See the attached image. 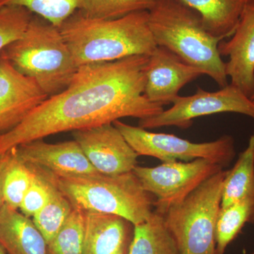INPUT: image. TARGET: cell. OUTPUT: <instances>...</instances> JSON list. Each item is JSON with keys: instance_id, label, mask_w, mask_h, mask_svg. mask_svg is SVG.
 I'll use <instances>...</instances> for the list:
<instances>
[{"instance_id": "cell-1", "label": "cell", "mask_w": 254, "mask_h": 254, "mask_svg": "<svg viewBox=\"0 0 254 254\" xmlns=\"http://www.w3.org/2000/svg\"><path fill=\"white\" fill-rule=\"evenodd\" d=\"M148 60V55H135L79 66L66 90L49 97L17 127L0 136V154L62 132L158 115L163 105L144 95Z\"/></svg>"}, {"instance_id": "cell-2", "label": "cell", "mask_w": 254, "mask_h": 254, "mask_svg": "<svg viewBox=\"0 0 254 254\" xmlns=\"http://www.w3.org/2000/svg\"><path fill=\"white\" fill-rule=\"evenodd\" d=\"M148 11L116 19H98L73 13L60 30L78 67L135 55L150 56L157 46L148 24Z\"/></svg>"}, {"instance_id": "cell-3", "label": "cell", "mask_w": 254, "mask_h": 254, "mask_svg": "<svg viewBox=\"0 0 254 254\" xmlns=\"http://www.w3.org/2000/svg\"><path fill=\"white\" fill-rule=\"evenodd\" d=\"M148 14V24L157 46L199 68L220 88L228 85L225 63L218 51L222 40L206 31L198 12L180 0H157Z\"/></svg>"}, {"instance_id": "cell-4", "label": "cell", "mask_w": 254, "mask_h": 254, "mask_svg": "<svg viewBox=\"0 0 254 254\" xmlns=\"http://www.w3.org/2000/svg\"><path fill=\"white\" fill-rule=\"evenodd\" d=\"M0 53L16 71L36 81L48 97L66 90L78 68L60 28L36 15L22 36Z\"/></svg>"}, {"instance_id": "cell-5", "label": "cell", "mask_w": 254, "mask_h": 254, "mask_svg": "<svg viewBox=\"0 0 254 254\" xmlns=\"http://www.w3.org/2000/svg\"><path fill=\"white\" fill-rule=\"evenodd\" d=\"M57 181L73 208L83 211L118 215L134 226L147 221L154 212V198L133 172L57 177Z\"/></svg>"}, {"instance_id": "cell-6", "label": "cell", "mask_w": 254, "mask_h": 254, "mask_svg": "<svg viewBox=\"0 0 254 254\" xmlns=\"http://www.w3.org/2000/svg\"><path fill=\"white\" fill-rule=\"evenodd\" d=\"M227 170L215 174L163 215L180 254H218L216 224Z\"/></svg>"}, {"instance_id": "cell-7", "label": "cell", "mask_w": 254, "mask_h": 254, "mask_svg": "<svg viewBox=\"0 0 254 254\" xmlns=\"http://www.w3.org/2000/svg\"><path fill=\"white\" fill-rule=\"evenodd\" d=\"M125 139L138 155L153 157L163 163L206 159L225 168L235 158V140L225 135L215 141L193 143L170 133H155L139 127L114 122Z\"/></svg>"}, {"instance_id": "cell-8", "label": "cell", "mask_w": 254, "mask_h": 254, "mask_svg": "<svg viewBox=\"0 0 254 254\" xmlns=\"http://www.w3.org/2000/svg\"><path fill=\"white\" fill-rule=\"evenodd\" d=\"M206 159L190 162L163 163L158 166H137L133 173L145 191L155 199L154 210L164 215L170 207L180 203L209 177L223 170Z\"/></svg>"}, {"instance_id": "cell-9", "label": "cell", "mask_w": 254, "mask_h": 254, "mask_svg": "<svg viewBox=\"0 0 254 254\" xmlns=\"http://www.w3.org/2000/svg\"><path fill=\"white\" fill-rule=\"evenodd\" d=\"M172 104L170 109L140 120L138 127L145 129L170 126L188 128L195 118L226 113L242 114L254 120V102L232 84L215 92L204 91L198 87L195 94L179 95Z\"/></svg>"}, {"instance_id": "cell-10", "label": "cell", "mask_w": 254, "mask_h": 254, "mask_svg": "<svg viewBox=\"0 0 254 254\" xmlns=\"http://www.w3.org/2000/svg\"><path fill=\"white\" fill-rule=\"evenodd\" d=\"M72 135L98 173L121 175L137 166L138 155L113 123L75 130Z\"/></svg>"}, {"instance_id": "cell-11", "label": "cell", "mask_w": 254, "mask_h": 254, "mask_svg": "<svg viewBox=\"0 0 254 254\" xmlns=\"http://www.w3.org/2000/svg\"><path fill=\"white\" fill-rule=\"evenodd\" d=\"M49 97L0 53V136L17 127Z\"/></svg>"}, {"instance_id": "cell-12", "label": "cell", "mask_w": 254, "mask_h": 254, "mask_svg": "<svg viewBox=\"0 0 254 254\" xmlns=\"http://www.w3.org/2000/svg\"><path fill=\"white\" fill-rule=\"evenodd\" d=\"M203 74L173 52L158 46L148 60L144 95L152 103L172 104L184 86Z\"/></svg>"}, {"instance_id": "cell-13", "label": "cell", "mask_w": 254, "mask_h": 254, "mask_svg": "<svg viewBox=\"0 0 254 254\" xmlns=\"http://www.w3.org/2000/svg\"><path fill=\"white\" fill-rule=\"evenodd\" d=\"M14 149L18 158L26 165L43 169L58 177L98 173L75 140L48 143L38 139Z\"/></svg>"}, {"instance_id": "cell-14", "label": "cell", "mask_w": 254, "mask_h": 254, "mask_svg": "<svg viewBox=\"0 0 254 254\" xmlns=\"http://www.w3.org/2000/svg\"><path fill=\"white\" fill-rule=\"evenodd\" d=\"M218 51L229 58L225 71L231 84L251 98L254 93V0H246L231 39L220 41Z\"/></svg>"}, {"instance_id": "cell-15", "label": "cell", "mask_w": 254, "mask_h": 254, "mask_svg": "<svg viewBox=\"0 0 254 254\" xmlns=\"http://www.w3.org/2000/svg\"><path fill=\"white\" fill-rule=\"evenodd\" d=\"M82 254H127L134 225L116 215L83 211Z\"/></svg>"}, {"instance_id": "cell-16", "label": "cell", "mask_w": 254, "mask_h": 254, "mask_svg": "<svg viewBox=\"0 0 254 254\" xmlns=\"http://www.w3.org/2000/svg\"><path fill=\"white\" fill-rule=\"evenodd\" d=\"M0 244L7 254H48L33 220L6 204L0 208Z\"/></svg>"}, {"instance_id": "cell-17", "label": "cell", "mask_w": 254, "mask_h": 254, "mask_svg": "<svg viewBox=\"0 0 254 254\" xmlns=\"http://www.w3.org/2000/svg\"><path fill=\"white\" fill-rule=\"evenodd\" d=\"M199 14L210 35L224 40L231 37L238 25L246 0H180Z\"/></svg>"}, {"instance_id": "cell-18", "label": "cell", "mask_w": 254, "mask_h": 254, "mask_svg": "<svg viewBox=\"0 0 254 254\" xmlns=\"http://www.w3.org/2000/svg\"><path fill=\"white\" fill-rule=\"evenodd\" d=\"M127 254H180L176 242L165 225L163 215L153 212L147 221L134 226Z\"/></svg>"}, {"instance_id": "cell-19", "label": "cell", "mask_w": 254, "mask_h": 254, "mask_svg": "<svg viewBox=\"0 0 254 254\" xmlns=\"http://www.w3.org/2000/svg\"><path fill=\"white\" fill-rule=\"evenodd\" d=\"M254 196V131L246 149L230 170L222 187L221 208Z\"/></svg>"}, {"instance_id": "cell-20", "label": "cell", "mask_w": 254, "mask_h": 254, "mask_svg": "<svg viewBox=\"0 0 254 254\" xmlns=\"http://www.w3.org/2000/svg\"><path fill=\"white\" fill-rule=\"evenodd\" d=\"M254 223V196L221 208L216 224V247L218 254H225L246 224Z\"/></svg>"}, {"instance_id": "cell-21", "label": "cell", "mask_w": 254, "mask_h": 254, "mask_svg": "<svg viewBox=\"0 0 254 254\" xmlns=\"http://www.w3.org/2000/svg\"><path fill=\"white\" fill-rule=\"evenodd\" d=\"M9 158L1 173V195L4 204L18 210L34 174L28 165L18 158L14 148L9 150Z\"/></svg>"}, {"instance_id": "cell-22", "label": "cell", "mask_w": 254, "mask_h": 254, "mask_svg": "<svg viewBox=\"0 0 254 254\" xmlns=\"http://www.w3.org/2000/svg\"><path fill=\"white\" fill-rule=\"evenodd\" d=\"M71 202L58 187L55 176L50 198L45 206L32 218L47 243L59 232L73 210Z\"/></svg>"}, {"instance_id": "cell-23", "label": "cell", "mask_w": 254, "mask_h": 254, "mask_svg": "<svg viewBox=\"0 0 254 254\" xmlns=\"http://www.w3.org/2000/svg\"><path fill=\"white\" fill-rule=\"evenodd\" d=\"M81 5L82 0H0V8L23 6L59 28Z\"/></svg>"}, {"instance_id": "cell-24", "label": "cell", "mask_w": 254, "mask_h": 254, "mask_svg": "<svg viewBox=\"0 0 254 254\" xmlns=\"http://www.w3.org/2000/svg\"><path fill=\"white\" fill-rule=\"evenodd\" d=\"M157 0H82L83 16L98 19H116L138 11H149Z\"/></svg>"}, {"instance_id": "cell-25", "label": "cell", "mask_w": 254, "mask_h": 254, "mask_svg": "<svg viewBox=\"0 0 254 254\" xmlns=\"http://www.w3.org/2000/svg\"><path fill=\"white\" fill-rule=\"evenodd\" d=\"M83 228L84 213L73 208L59 232L47 243L48 254H82Z\"/></svg>"}, {"instance_id": "cell-26", "label": "cell", "mask_w": 254, "mask_h": 254, "mask_svg": "<svg viewBox=\"0 0 254 254\" xmlns=\"http://www.w3.org/2000/svg\"><path fill=\"white\" fill-rule=\"evenodd\" d=\"M28 166L33 170L34 176L19 209L23 215L33 218L48 201L55 175L38 167Z\"/></svg>"}, {"instance_id": "cell-27", "label": "cell", "mask_w": 254, "mask_h": 254, "mask_svg": "<svg viewBox=\"0 0 254 254\" xmlns=\"http://www.w3.org/2000/svg\"><path fill=\"white\" fill-rule=\"evenodd\" d=\"M33 15L23 6L0 8V52L22 36Z\"/></svg>"}, {"instance_id": "cell-28", "label": "cell", "mask_w": 254, "mask_h": 254, "mask_svg": "<svg viewBox=\"0 0 254 254\" xmlns=\"http://www.w3.org/2000/svg\"><path fill=\"white\" fill-rule=\"evenodd\" d=\"M9 151L6 152V153H3V154H0V208H1V207H2V205L4 204V200H3L2 195H1V173H2L3 168H4L5 164H6L8 158H9Z\"/></svg>"}, {"instance_id": "cell-29", "label": "cell", "mask_w": 254, "mask_h": 254, "mask_svg": "<svg viewBox=\"0 0 254 254\" xmlns=\"http://www.w3.org/2000/svg\"><path fill=\"white\" fill-rule=\"evenodd\" d=\"M0 254H7L6 252H5L4 248H3L2 246L0 244Z\"/></svg>"}, {"instance_id": "cell-30", "label": "cell", "mask_w": 254, "mask_h": 254, "mask_svg": "<svg viewBox=\"0 0 254 254\" xmlns=\"http://www.w3.org/2000/svg\"><path fill=\"white\" fill-rule=\"evenodd\" d=\"M251 100H252V101L254 102V94L252 95V97H251Z\"/></svg>"}, {"instance_id": "cell-31", "label": "cell", "mask_w": 254, "mask_h": 254, "mask_svg": "<svg viewBox=\"0 0 254 254\" xmlns=\"http://www.w3.org/2000/svg\"><path fill=\"white\" fill-rule=\"evenodd\" d=\"M252 254H254V250L253 251V252H252Z\"/></svg>"}]
</instances>
